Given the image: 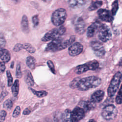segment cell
<instances>
[{
  "mask_svg": "<svg viewBox=\"0 0 122 122\" xmlns=\"http://www.w3.org/2000/svg\"><path fill=\"white\" fill-rule=\"evenodd\" d=\"M84 111H90L95 107V103L91 101H82L80 103Z\"/></svg>",
  "mask_w": 122,
  "mask_h": 122,
  "instance_id": "cell-19",
  "label": "cell"
},
{
  "mask_svg": "<svg viewBox=\"0 0 122 122\" xmlns=\"http://www.w3.org/2000/svg\"><path fill=\"white\" fill-rule=\"evenodd\" d=\"M101 81L100 78L94 76L80 78L78 81L77 88L81 91H87L98 87L101 83Z\"/></svg>",
  "mask_w": 122,
  "mask_h": 122,
  "instance_id": "cell-1",
  "label": "cell"
},
{
  "mask_svg": "<svg viewBox=\"0 0 122 122\" xmlns=\"http://www.w3.org/2000/svg\"><path fill=\"white\" fill-rule=\"evenodd\" d=\"M12 95L14 97H17L19 91V81L18 80H15L11 87Z\"/></svg>",
  "mask_w": 122,
  "mask_h": 122,
  "instance_id": "cell-22",
  "label": "cell"
},
{
  "mask_svg": "<svg viewBox=\"0 0 122 122\" xmlns=\"http://www.w3.org/2000/svg\"><path fill=\"white\" fill-rule=\"evenodd\" d=\"M80 78H76L74 79H73L70 83V87L72 89H75L77 88V84L78 82V81H79Z\"/></svg>",
  "mask_w": 122,
  "mask_h": 122,
  "instance_id": "cell-32",
  "label": "cell"
},
{
  "mask_svg": "<svg viewBox=\"0 0 122 122\" xmlns=\"http://www.w3.org/2000/svg\"><path fill=\"white\" fill-rule=\"evenodd\" d=\"M83 50V46L80 43L76 42L72 44L68 49V52L71 56H76L79 55Z\"/></svg>",
  "mask_w": 122,
  "mask_h": 122,
  "instance_id": "cell-12",
  "label": "cell"
},
{
  "mask_svg": "<svg viewBox=\"0 0 122 122\" xmlns=\"http://www.w3.org/2000/svg\"><path fill=\"white\" fill-rule=\"evenodd\" d=\"M70 110L66 109L65 110L64 112H63V118L64 122H73Z\"/></svg>",
  "mask_w": 122,
  "mask_h": 122,
  "instance_id": "cell-23",
  "label": "cell"
},
{
  "mask_svg": "<svg viewBox=\"0 0 122 122\" xmlns=\"http://www.w3.org/2000/svg\"><path fill=\"white\" fill-rule=\"evenodd\" d=\"M47 65L49 69H50L51 71V72H52L53 74H55V68H54V65L52 61L51 60H49L47 61Z\"/></svg>",
  "mask_w": 122,
  "mask_h": 122,
  "instance_id": "cell-34",
  "label": "cell"
},
{
  "mask_svg": "<svg viewBox=\"0 0 122 122\" xmlns=\"http://www.w3.org/2000/svg\"><path fill=\"white\" fill-rule=\"evenodd\" d=\"M13 65H14V62L12 61L11 63V66H10V67L11 68H13Z\"/></svg>",
  "mask_w": 122,
  "mask_h": 122,
  "instance_id": "cell-44",
  "label": "cell"
},
{
  "mask_svg": "<svg viewBox=\"0 0 122 122\" xmlns=\"http://www.w3.org/2000/svg\"><path fill=\"white\" fill-rule=\"evenodd\" d=\"M84 110L80 107H75L71 112V116L73 122H78L84 117Z\"/></svg>",
  "mask_w": 122,
  "mask_h": 122,
  "instance_id": "cell-11",
  "label": "cell"
},
{
  "mask_svg": "<svg viewBox=\"0 0 122 122\" xmlns=\"http://www.w3.org/2000/svg\"><path fill=\"white\" fill-rule=\"evenodd\" d=\"M0 58L2 62H8L10 60V54L9 51L5 49L0 50Z\"/></svg>",
  "mask_w": 122,
  "mask_h": 122,
  "instance_id": "cell-16",
  "label": "cell"
},
{
  "mask_svg": "<svg viewBox=\"0 0 122 122\" xmlns=\"http://www.w3.org/2000/svg\"><path fill=\"white\" fill-rule=\"evenodd\" d=\"M104 95V92L102 90H97L91 96V101L94 103L101 102Z\"/></svg>",
  "mask_w": 122,
  "mask_h": 122,
  "instance_id": "cell-15",
  "label": "cell"
},
{
  "mask_svg": "<svg viewBox=\"0 0 122 122\" xmlns=\"http://www.w3.org/2000/svg\"><path fill=\"white\" fill-rule=\"evenodd\" d=\"M97 14L99 18L105 22H111L113 20V17L112 12L106 9H99L97 11Z\"/></svg>",
  "mask_w": 122,
  "mask_h": 122,
  "instance_id": "cell-10",
  "label": "cell"
},
{
  "mask_svg": "<svg viewBox=\"0 0 122 122\" xmlns=\"http://www.w3.org/2000/svg\"><path fill=\"white\" fill-rule=\"evenodd\" d=\"M66 17V10L63 8H59L52 13L51 20L53 25L56 26H60L64 22Z\"/></svg>",
  "mask_w": 122,
  "mask_h": 122,
  "instance_id": "cell-4",
  "label": "cell"
},
{
  "mask_svg": "<svg viewBox=\"0 0 122 122\" xmlns=\"http://www.w3.org/2000/svg\"><path fill=\"white\" fill-rule=\"evenodd\" d=\"M26 64L31 70H33L36 66V60L34 57L31 56L27 57L26 59Z\"/></svg>",
  "mask_w": 122,
  "mask_h": 122,
  "instance_id": "cell-21",
  "label": "cell"
},
{
  "mask_svg": "<svg viewBox=\"0 0 122 122\" xmlns=\"http://www.w3.org/2000/svg\"><path fill=\"white\" fill-rule=\"evenodd\" d=\"M7 115V112L5 110H2L0 112V121H4Z\"/></svg>",
  "mask_w": 122,
  "mask_h": 122,
  "instance_id": "cell-38",
  "label": "cell"
},
{
  "mask_svg": "<svg viewBox=\"0 0 122 122\" xmlns=\"http://www.w3.org/2000/svg\"><path fill=\"white\" fill-rule=\"evenodd\" d=\"M90 46L95 55L98 57H102L105 54V51L102 44L98 41H92Z\"/></svg>",
  "mask_w": 122,
  "mask_h": 122,
  "instance_id": "cell-9",
  "label": "cell"
},
{
  "mask_svg": "<svg viewBox=\"0 0 122 122\" xmlns=\"http://www.w3.org/2000/svg\"><path fill=\"white\" fill-rule=\"evenodd\" d=\"M66 31V28L63 26H60L56 28H54L47 32L42 38L41 41H52L57 38H60Z\"/></svg>",
  "mask_w": 122,
  "mask_h": 122,
  "instance_id": "cell-5",
  "label": "cell"
},
{
  "mask_svg": "<svg viewBox=\"0 0 122 122\" xmlns=\"http://www.w3.org/2000/svg\"><path fill=\"white\" fill-rule=\"evenodd\" d=\"M31 91H32V93L35 95L37 97H39V98H42V97H44L46 96L48 94V92L45 91H36L33 89H30Z\"/></svg>",
  "mask_w": 122,
  "mask_h": 122,
  "instance_id": "cell-26",
  "label": "cell"
},
{
  "mask_svg": "<svg viewBox=\"0 0 122 122\" xmlns=\"http://www.w3.org/2000/svg\"><path fill=\"white\" fill-rule=\"evenodd\" d=\"M22 49H23L22 44H21L20 43H18L14 46V47H13V50L15 52H18L21 50Z\"/></svg>",
  "mask_w": 122,
  "mask_h": 122,
  "instance_id": "cell-37",
  "label": "cell"
},
{
  "mask_svg": "<svg viewBox=\"0 0 122 122\" xmlns=\"http://www.w3.org/2000/svg\"><path fill=\"white\" fill-rule=\"evenodd\" d=\"M122 80V74L120 71H118L114 75L107 90L108 95L110 97H112L114 95L118 90Z\"/></svg>",
  "mask_w": 122,
  "mask_h": 122,
  "instance_id": "cell-3",
  "label": "cell"
},
{
  "mask_svg": "<svg viewBox=\"0 0 122 122\" xmlns=\"http://www.w3.org/2000/svg\"><path fill=\"white\" fill-rule=\"evenodd\" d=\"M75 30L79 34H82L85 31V23L81 17H78L75 19L74 22Z\"/></svg>",
  "mask_w": 122,
  "mask_h": 122,
  "instance_id": "cell-13",
  "label": "cell"
},
{
  "mask_svg": "<svg viewBox=\"0 0 122 122\" xmlns=\"http://www.w3.org/2000/svg\"><path fill=\"white\" fill-rule=\"evenodd\" d=\"M6 74L8 78V86H10L13 84V78L12 75L9 71H6Z\"/></svg>",
  "mask_w": 122,
  "mask_h": 122,
  "instance_id": "cell-31",
  "label": "cell"
},
{
  "mask_svg": "<svg viewBox=\"0 0 122 122\" xmlns=\"http://www.w3.org/2000/svg\"><path fill=\"white\" fill-rule=\"evenodd\" d=\"M98 37L102 42H106L109 41L112 38V33L109 27L102 24L98 32Z\"/></svg>",
  "mask_w": 122,
  "mask_h": 122,
  "instance_id": "cell-7",
  "label": "cell"
},
{
  "mask_svg": "<svg viewBox=\"0 0 122 122\" xmlns=\"http://www.w3.org/2000/svg\"><path fill=\"white\" fill-rule=\"evenodd\" d=\"M86 2V1L84 0H71L68 1L69 6L73 9L77 8L83 5Z\"/></svg>",
  "mask_w": 122,
  "mask_h": 122,
  "instance_id": "cell-20",
  "label": "cell"
},
{
  "mask_svg": "<svg viewBox=\"0 0 122 122\" xmlns=\"http://www.w3.org/2000/svg\"><path fill=\"white\" fill-rule=\"evenodd\" d=\"M32 21L34 26H37L39 23V19L38 15L33 16L32 18Z\"/></svg>",
  "mask_w": 122,
  "mask_h": 122,
  "instance_id": "cell-36",
  "label": "cell"
},
{
  "mask_svg": "<svg viewBox=\"0 0 122 122\" xmlns=\"http://www.w3.org/2000/svg\"><path fill=\"white\" fill-rule=\"evenodd\" d=\"M101 24L99 21H95L90 25L87 30V36L88 38L93 37L97 32H98L101 25Z\"/></svg>",
  "mask_w": 122,
  "mask_h": 122,
  "instance_id": "cell-14",
  "label": "cell"
},
{
  "mask_svg": "<svg viewBox=\"0 0 122 122\" xmlns=\"http://www.w3.org/2000/svg\"><path fill=\"white\" fill-rule=\"evenodd\" d=\"M53 120L54 122H64L63 113L60 111L56 112L53 116Z\"/></svg>",
  "mask_w": 122,
  "mask_h": 122,
  "instance_id": "cell-25",
  "label": "cell"
},
{
  "mask_svg": "<svg viewBox=\"0 0 122 122\" xmlns=\"http://www.w3.org/2000/svg\"></svg>",
  "mask_w": 122,
  "mask_h": 122,
  "instance_id": "cell-46",
  "label": "cell"
},
{
  "mask_svg": "<svg viewBox=\"0 0 122 122\" xmlns=\"http://www.w3.org/2000/svg\"><path fill=\"white\" fill-rule=\"evenodd\" d=\"M6 69L5 63L3 62H0V73H3Z\"/></svg>",
  "mask_w": 122,
  "mask_h": 122,
  "instance_id": "cell-41",
  "label": "cell"
},
{
  "mask_svg": "<svg viewBox=\"0 0 122 122\" xmlns=\"http://www.w3.org/2000/svg\"><path fill=\"white\" fill-rule=\"evenodd\" d=\"M118 65L121 67H122V58H121V59L120 60L119 63H118Z\"/></svg>",
  "mask_w": 122,
  "mask_h": 122,
  "instance_id": "cell-43",
  "label": "cell"
},
{
  "mask_svg": "<svg viewBox=\"0 0 122 122\" xmlns=\"http://www.w3.org/2000/svg\"><path fill=\"white\" fill-rule=\"evenodd\" d=\"M20 112V108L19 106H16L15 109H14L13 113H12V117L14 118H16L19 116Z\"/></svg>",
  "mask_w": 122,
  "mask_h": 122,
  "instance_id": "cell-35",
  "label": "cell"
},
{
  "mask_svg": "<svg viewBox=\"0 0 122 122\" xmlns=\"http://www.w3.org/2000/svg\"><path fill=\"white\" fill-rule=\"evenodd\" d=\"M68 47L66 40H63L61 38L54 39L49 43L45 51L49 52H55L62 50Z\"/></svg>",
  "mask_w": 122,
  "mask_h": 122,
  "instance_id": "cell-2",
  "label": "cell"
},
{
  "mask_svg": "<svg viewBox=\"0 0 122 122\" xmlns=\"http://www.w3.org/2000/svg\"><path fill=\"white\" fill-rule=\"evenodd\" d=\"M13 106V102L10 99H8L4 102L3 104V108L7 110H10L11 109Z\"/></svg>",
  "mask_w": 122,
  "mask_h": 122,
  "instance_id": "cell-30",
  "label": "cell"
},
{
  "mask_svg": "<svg viewBox=\"0 0 122 122\" xmlns=\"http://www.w3.org/2000/svg\"><path fill=\"white\" fill-rule=\"evenodd\" d=\"M16 76L17 78H20L22 76V73L21 71V67L20 63H18L16 66Z\"/></svg>",
  "mask_w": 122,
  "mask_h": 122,
  "instance_id": "cell-33",
  "label": "cell"
},
{
  "mask_svg": "<svg viewBox=\"0 0 122 122\" xmlns=\"http://www.w3.org/2000/svg\"><path fill=\"white\" fill-rule=\"evenodd\" d=\"M25 81L28 86L31 87L34 84V80L31 72L28 71L26 70L25 71Z\"/></svg>",
  "mask_w": 122,
  "mask_h": 122,
  "instance_id": "cell-18",
  "label": "cell"
},
{
  "mask_svg": "<svg viewBox=\"0 0 122 122\" xmlns=\"http://www.w3.org/2000/svg\"><path fill=\"white\" fill-rule=\"evenodd\" d=\"M118 9H119L118 1L117 0H115L113 2L112 5L111 12L113 16H114L116 14Z\"/></svg>",
  "mask_w": 122,
  "mask_h": 122,
  "instance_id": "cell-28",
  "label": "cell"
},
{
  "mask_svg": "<svg viewBox=\"0 0 122 122\" xmlns=\"http://www.w3.org/2000/svg\"><path fill=\"white\" fill-rule=\"evenodd\" d=\"M89 122H96L94 120H90Z\"/></svg>",
  "mask_w": 122,
  "mask_h": 122,
  "instance_id": "cell-45",
  "label": "cell"
},
{
  "mask_svg": "<svg viewBox=\"0 0 122 122\" xmlns=\"http://www.w3.org/2000/svg\"><path fill=\"white\" fill-rule=\"evenodd\" d=\"M117 110L116 108L112 104L108 105L105 106L102 112V116L107 120L113 119L116 116Z\"/></svg>",
  "mask_w": 122,
  "mask_h": 122,
  "instance_id": "cell-8",
  "label": "cell"
},
{
  "mask_svg": "<svg viewBox=\"0 0 122 122\" xmlns=\"http://www.w3.org/2000/svg\"><path fill=\"white\" fill-rule=\"evenodd\" d=\"M30 113V110L29 108H26L23 112V115H29Z\"/></svg>",
  "mask_w": 122,
  "mask_h": 122,
  "instance_id": "cell-42",
  "label": "cell"
},
{
  "mask_svg": "<svg viewBox=\"0 0 122 122\" xmlns=\"http://www.w3.org/2000/svg\"><path fill=\"white\" fill-rule=\"evenodd\" d=\"M8 92L7 91H3L1 92L0 96V102H1L5 98V97L7 95Z\"/></svg>",
  "mask_w": 122,
  "mask_h": 122,
  "instance_id": "cell-40",
  "label": "cell"
},
{
  "mask_svg": "<svg viewBox=\"0 0 122 122\" xmlns=\"http://www.w3.org/2000/svg\"><path fill=\"white\" fill-rule=\"evenodd\" d=\"M21 28L22 31L24 33H28L29 31V22L28 18L26 15H24L21 19Z\"/></svg>",
  "mask_w": 122,
  "mask_h": 122,
  "instance_id": "cell-17",
  "label": "cell"
},
{
  "mask_svg": "<svg viewBox=\"0 0 122 122\" xmlns=\"http://www.w3.org/2000/svg\"><path fill=\"white\" fill-rule=\"evenodd\" d=\"M6 44V40L2 36H0V50L2 49Z\"/></svg>",
  "mask_w": 122,
  "mask_h": 122,
  "instance_id": "cell-39",
  "label": "cell"
},
{
  "mask_svg": "<svg viewBox=\"0 0 122 122\" xmlns=\"http://www.w3.org/2000/svg\"><path fill=\"white\" fill-rule=\"evenodd\" d=\"M102 4V1H92L90 4L88 10L90 11L94 10L99 8H100Z\"/></svg>",
  "mask_w": 122,
  "mask_h": 122,
  "instance_id": "cell-24",
  "label": "cell"
},
{
  "mask_svg": "<svg viewBox=\"0 0 122 122\" xmlns=\"http://www.w3.org/2000/svg\"><path fill=\"white\" fill-rule=\"evenodd\" d=\"M23 48L30 53H33L35 52V49L30 43H25L22 44Z\"/></svg>",
  "mask_w": 122,
  "mask_h": 122,
  "instance_id": "cell-27",
  "label": "cell"
},
{
  "mask_svg": "<svg viewBox=\"0 0 122 122\" xmlns=\"http://www.w3.org/2000/svg\"><path fill=\"white\" fill-rule=\"evenodd\" d=\"M115 102L118 104H120L122 103V85H121L116 97Z\"/></svg>",
  "mask_w": 122,
  "mask_h": 122,
  "instance_id": "cell-29",
  "label": "cell"
},
{
  "mask_svg": "<svg viewBox=\"0 0 122 122\" xmlns=\"http://www.w3.org/2000/svg\"><path fill=\"white\" fill-rule=\"evenodd\" d=\"M99 62L96 60H93L77 66L75 69V72L77 74H81L89 70H95L99 68Z\"/></svg>",
  "mask_w": 122,
  "mask_h": 122,
  "instance_id": "cell-6",
  "label": "cell"
}]
</instances>
